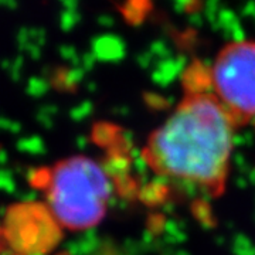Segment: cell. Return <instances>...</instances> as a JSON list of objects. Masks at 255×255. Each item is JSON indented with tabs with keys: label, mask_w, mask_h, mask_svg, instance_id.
Wrapping results in <instances>:
<instances>
[{
	"label": "cell",
	"mask_w": 255,
	"mask_h": 255,
	"mask_svg": "<svg viewBox=\"0 0 255 255\" xmlns=\"http://www.w3.org/2000/svg\"><path fill=\"white\" fill-rule=\"evenodd\" d=\"M236 127L213 92H189L152 132L142 156L162 177L220 193L230 173Z\"/></svg>",
	"instance_id": "cell-1"
},
{
	"label": "cell",
	"mask_w": 255,
	"mask_h": 255,
	"mask_svg": "<svg viewBox=\"0 0 255 255\" xmlns=\"http://www.w3.org/2000/svg\"><path fill=\"white\" fill-rule=\"evenodd\" d=\"M33 184L46 196L55 221L68 230L95 227L112 197L108 172L97 160L75 156L37 172Z\"/></svg>",
	"instance_id": "cell-2"
},
{
	"label": "cell",
	"mask_w": 255,
	"mask_h": 255,
	"mask_svg": "<svg viewBox=\"0 0 255 255\" xmlns=\"http://www.w3.org/2000/svg\"><path fill=\"white\" fill-rule=\"evenodd\" d=\"M213 95L236 121L255 118V40H241L221 48L210 70Z\"/></svg>",
	"instance_id": "cell-3"
},
{
	"label": "cell",
	"mask_w": 255,
	"mask_h": 255,
	"mask_svg": "<svg viewBox=\"0 0 255 255\" xmlns=\"http://www.w3.org/2000/svg\"><path fill=\"white\" fill-rule=\"evenodd\" d=\"M9 240H7V233L6 227L0 223V255H4L9 248Z\"/></svg>",
	"instance_id": "cell-4"
},
{
	"label": "cell",
	"mask_w": 255,
	"mask_h": 255,
	"mask_svg": "<svg viewBox=\"0 0 255 255\" xmlns=\"http://www.w3.org/2000/svg\"><path fill=\"white\" fill-rule=\"evenodd\" d=\"M4 255H21V254H7V253H6Z\"/></svg>",
	"instance_id": "cell-5"
}]
</instances>
